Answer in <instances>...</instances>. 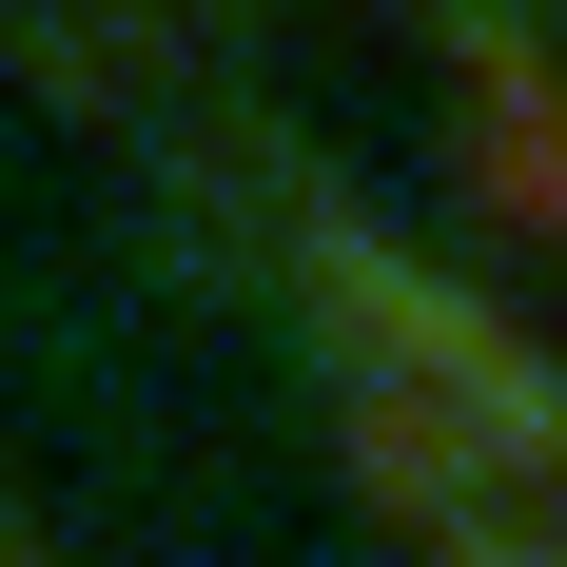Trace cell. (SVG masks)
Instances as JSON below:
<instances>
[{
	"instance_id": "obj_1",
	"label": "cell",
	"mask_w": 567,
	"mask_h": 567,
	"mask_svg": "<svg viewBox=\"0 0 567 567\" xmlns=\"http://www.w3.org/2000/svg\"><path fill=\"white\" fill-rule=\"evenodd\" d=\"M470 157H489V196H509L528 235H567V79L548 59H489V79H470Z\"/></svg>"
}]
</instances>
